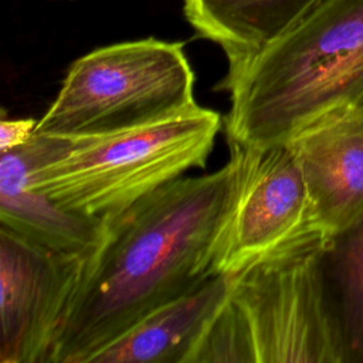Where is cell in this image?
I'll use <instances>...</instances> for the list:
<instances>
[{
  "label": "cell",
  "mask_w": 363,
  "mask_h": 363,
  "mask_svg": "<svg viewBox=\"0 0 363 363\" xmlns=\"http://www.w3.org/2000/svg\"><path fill=\"white\" fill-rule=\"evenodd\" d=\"M194 82L183 43L101 47L71 64L34 133L84 139L145 126L196 106Z\"/></svg>",
  "instance_id": "5b68a950"
},
{
  "label": "cell",
  "mask_w": 363,
  "mask_h": 363,
  "mask_svg": "<svg viewBox=\"0 0 363 363\" xmlns=\"http://www.w3.org/2000/svg\"><path fill=\"white\" fill-rule=\"evenodd\" d=\"M69 139L37 135L21 147L1 152V225L44 247L91 254L105 238L106 220L67 210L28 184L35 166L60 153Z\"/></svg>",
  "instance_id": "9c48e42d"
},
{
  "label": "cell",
  "mask_w": 363,
  "mask_h": 363,
  "mask_svg": "<svg viewBox=\"0 0 363 363\" xmlns=\"http://www.w3.org/2000/svg\"><path fill=\"white\" fill-rule=\"evenodd\" d=\"M88 257L0 227V363L48 362Z\"/></svg>",
  "instance_id": "52a82bcc"
},
{
  "label": "cell",
  "mask_w": 363,
  "mask_h": 363,
  "mask_svg": "<svg viewBox=\"0 0 363 363\" xmlns=\"http://www.w3.org/2000/svg\"><path fill=\"white\" fill-rule=\"evenodd\" d=\"M322 0H183L197 35L220 45L228 67L281 37Z\"/></svg>",
  "instance_id": "8fae6325"
},
{
  "label": "cell",
  "mask_w": 363,
  "mask_h": 363,
  "mask_svg": "<svg viewBox=\"0 0 363 363\" xmlns=\"http://www.w3.org/2000/svg\"><path fill=\"white\" fill-rule=\"evenodd\" d=\"M37 121L31 118L6 119L0 122V150L7 152L24 146L34 136Z\"/></svg>",
  "instance_id": "4fadbf2b"
},
{
  "label": "cell",
  "mask_w": 363,
  "mask_h": 363,
  "mask_svg": "<svg viewBox=\"0 0 363 363\" xmlns=\"http://www.w3.org/2000/svg\"><path fill=\"white\" fill-rule=\"evenodd\" d=\"M221 126L218 112L196 105L145 126L69 139L31 170L28 184L67 210L106 220L204 167Z\"/></svg>",
  "instance_id": "277c9868"
},
{
  "label": "cell",
  "mask_w": 363,
  "mask_h": 363,
  "mask_svg": "<svg viewBox=\"0 0 363 363\" xmlns=\"http://www.w3.org/2000/svg\"><path fill=\"white\" fill-rule=\"evenodd\" d=\"M228 145L237 182L218 248L217 274L238 272L291 242L326 237L315 221L301 164L286 143L268 147Z\"/></svg>",
  "instance_id": "8992f818"
},
{
  "label": "cell",
  "mask_w": 363,
  "mask_h": 363,
  "mask_svg": "<svg viewBox=\"0 0 363 363\" xmlns=\"http://www.w3.org/2000/svg\"><path fill=\"white\" fill-rule=\"evenodd\" d=\"M233 274H214L187 294L156 308L89 363H189L224 303Z\"/></svg>",
  "instance_id": "30bf717a"
},
{
  "label": "cell",
  "mask_w": 363,
  "mask_h": 363,
  "mask_svg": "<svg viewBox=\"0 0 363 363\" xmlns=\"http://www.w3.org/2000/svg\"><path fill=\"white\" fill-rule=\"evenodd\" d=\"M286 145L301 164L315 221L332 240L363 216V102L318 116Z\"/></svg>",
  "instance_id": "ba28073f"
},
{
  "label": "cell",
  "mask_w": 363,
  "mask_h": 363,
  "mask_svg": "<svg viewBox=\"0 0 363 363\" xmlns=\"http://www.w3.org/2000/svg\"><path fill=\"white\" fill-rule=\"evenodd\" d=\"M228 143H286L318 116L363 102V0H322L292 28L230 65Z\"/></svg>",
  "instance_id": "7a4b0ae2"
},
{
  "label": "cell",
  "mask_w": 363,
  "mask_h": 363,
  "mask_svg": "<svg viewBox=\"0 0 363 363\" xmlns=\"http://www.w3.org/2000/svg\"><path fill=\"white\" fill-rule=\"evenodd\" d=\"M237 169L179 177L125 211L89 254L47 363H89L156 308L217 274Z\"/></svg>",
  "instance_id": "6da1fadb"
},
{
  "label": "cell",
  "mask_w": 363,
  "mask_h": 363,
  "mask_svg": "<svg viewBox=\"0 0 363 363\" xmlns=\"http://www.w3.org/2000/svg\"><path fill=\"white\" fill-rule=\"evenodd\" d=\"M329 241L308 237L234 272L189 363H347L326 271Z\"/></svg>",
  "instance_id": "3957f363"
},
{
  "label": "cell",
  "mask_w": 363,
  "mask_h": 363,
  "mask_svg": "<svg viewBox=\"0 0 363 363\" xmlns=\"http://www.w3.org/2000/svg\"><path fill=\"white\" fill-rule=\"evenodd\" d=\"M326 271L342 325L347 363H363V216L329 241Z\"/></svg>",
  "instance_id": "7c38bea8"
}]
</instances>
